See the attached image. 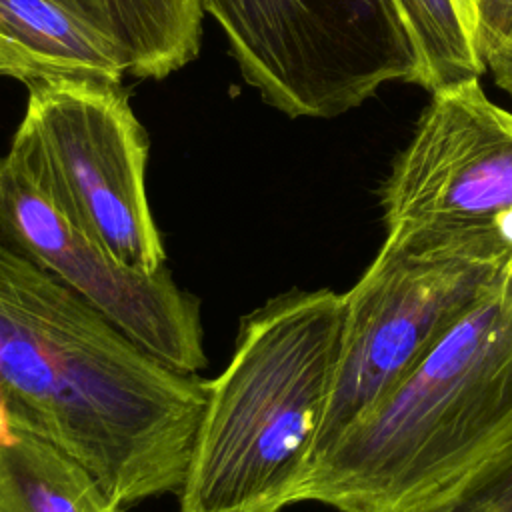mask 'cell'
I'll return each instance as SVG.
<instances>
[{
    "label": "cell",
    "mask_w": 512,
    "mask_h": 512,
    "mask_svg": "<svg viewBox=\"0 0 512 512\" xmlns=\"http://www.w3.org/2000/svg\"><path fill=\"white\" fill-rule=\"evenodd\" d=\"M242 78L290 118H334L390 82H422L396 0H198Z\"/></svg>",
    "instance_id": "5b68a950"
},
{
    "label": "cell",
    "mask_w": 512,
    "mask_h": 512,
    "mask_svg": "<svg viewBox=\"0 0 512 512\" xmlns=\"http://www.w3.org/2000/svg\"><path fill=\"white\" fill-rule=\"evenodd\" d=\"M0 238L166 366L184 374L206 368L198 296L182 290L168 266L146 274L118 262L12 154L0 158Z\"/></svg>",
    "instance_id": "ba28073f"
},
{
    "label": "cell",
    "mask_w": 512,
    "mask_h": 512,
    "mask_svg": "<svg viewBox=\"0 0 512 512\" xmlns=\"http://www.w3.org/2000/svg\"><path fill=\"white\" fill-rule=\"evenodd\" d=\"M462 4H464V8H466V14H468V6H466V0H462ZM470 22V20H468Z\"/></svg>",
    "instance_id": "e0dca14e"
},
{
    "label": "cell",
    "mask_w": 512,
    "mask_h": 512,
    "mask_svg": "<svg viewBox=\"0 0 512 512\" xmlns=\"http://www.w3.org/2000/svg\"><path fill=\"white\" fill-rule=\"evenodd\" d=\"M104 38L128 74L166 78L200 52L202 6L198 0H96Z\"/></svg>",
    "instance_id": "8fae6325"
},
{
    "label": "cell",
    "mask_w": 512,
    "mask_h": 512,
    "mask_svg": "<svg viewBox=\"0 0 512 512\" xmlns=\"http://www.w3.org/2000/svg\"><path fill=\"white\" fill-rule=\"evenodd\" d=\"M430 96L380 188L386 234L500 236L512 214V112L486 96L480 78Z\"/></svg>",
    "instance_id": "52a82bcc"
},
{
    "label": "cell",
    "mask_w": 512,
    "mask_h": 512,
    "mask_svg": "<svg viewBox=\"0 0 512 512\" xmlns=\"http://www.w3.org/2000/svg\"><path fill=\"white\" fill-rule=\"evenodd\" d=\"M344 294L288 290L240 320L210 380L178 512H280L312 464L340 352Z\"/></svg>",
    "instance_id": "3957f363"
},
{
    "label": "cell",
    "mask_w": 512,
    "mask_h": 512,
    "mask_svg": "<svg viewBox=\"0 0 512 512\" xmlns=\"http://www.w3.org/2000/svg\"><path fill=\"white\" fill-rule=\"evenodd\" d=\"M124 74L114 46L56 0H0V76L32 88L122 86Z\"/></svg>",
    "instance_id": "9c48e42d"
},
{
    "label": "cell",
    "mask_w": 512,
    "mask_h": 512,
    "mask_svg": "<svg viewBox=\"0 0 512 512\" xmlns=\"http://www.w3.org/2000/svg\"><path fill=\"white\" fill-rule=\"evenodd\" d=\"M510 258L498 234L384 236L344 292L340 352L314 462L502 282Z\"/></svg>",
    "instance_id": "277c9868"
},
{
    "label": "cell",
    "mask_w": 512,
    "mask_h": 512,
    "mask_svg": "<svg viewBox=\"0 0 512 512\" xmlns=\"http://www.w3.org/2000/svg\"><path fill=\"white\" fill-rule=\"evenodd\" d=\"M486 70L492 72L494 82L512 96V46L490 56L486 62Z\"/></svg>",
    "instance_id": "9a60e30c"
},
{
    "label": "cell",
    "mask_w": 512,
    "mask_h": 512,
    "mask_svg": "<svg viewBox=\"0 0 512 512\" xmlns=\"http://www.w3.org/2000/svg\"><path fill=\"white\" fill-rule=\"evenodd\" d=\"M0 512H118L72 456L26 432L0 430Z\"/></svg>",
    "instance_id": "30bf717a"
},
{
    "label": "cell",
    "mask_w": 512,
    "mask_h": 512,
    "mask_svg": "<svg viewBox=\"0 0 512 512\" xmlns=\"http://www.w3.org/2000/svg\"><path fill=\"white\" fill-rule=\"evenodd\" d=\"M208 384L160 362L0 238V430L72 456L124 512L180 490Z\"/></svg>",
    "instance_id": "6da1fadb"
},
{
    "label": "cell",
    "mask_w": 512,
    "mask_h": 512,
    "mask_svg": "<svg viewBox=\"0 0 512 512\" xmlns=\"http://www.w3.org/2000/svg\"><path fill=\"white\" fill-rule=\"evenodd\" d=\"M466 6L476 52L486 64L512 46V0H466Z\"/></svg>",
    "instance_id": "5bb4252c"
},
{
    "label": "cell",
    "mask_w": 512,
    "mask_h": 512,
    "mask_svg": "<svg viewBox=\"0 0 512 512\" xmlns=\"http://www.w3.org/2000/svg\"><path fill=\"white\" fill-rule=\"evenodd\" d=\"M508 274L512 276V258H510V264H508Z\"/></svg>",
    "instance_id": "2e32d148"
},
{
    "label": "cell",
    "mask_w": 512,
    "mask_h": 512,
    "mask_svg": "<svg viewBox=\"0 0 512 512\" xmlns=\"http://www.w3.org/2000/svg\"><path fill=\"white\" fill-rule=\"evenodd\" d=\"M404 512H512V436Z\"/></svg>",
    "instance_id": "4fadbf2b"
},
{
    "label": "cell",
    "mask_w": 512,
    "mask_h": 512,
    "mask_svg": "<svg viewBox=\"0 0 512 512\" xmlns=\"http://www.w3.org/2000/svg\"><path fill=\"white\" fill-rule=\"evenodd\" d=\"M8 154L118 262L146 274L166 266L146 196L148 138L122 86L54 82L28 88Z\"/></svg>",
    "instance_id": "8992f818"
},
{
    "label": "cell",
    "mask_w": 512,
    "mask_h": 512,
    "mask_svg": "<svg viewBox=\"0 0 512 512\" xmlns=\"http://www.w3.org/2000/svg\"><path fill=\"white\" fill-rule=\"evenodd\" d=\"M512 436V276L314 462L294 504L404 512Z\"/></svg>",
    "instance_id": "7a4b0ae2"
},
{
    "label": "cell",
    "mask_w": 512,
    "mask_h": 512,
    "mask_svg": "<svg viewBox=\"0 0 512 512\" xmlns=\"http://www.w3.org/2000/svg\"><path fill=\"white\" fill-rule=\"evenodd\" d=\"M396 4L420 56L422 88L432 92L488 72L476 52L462 0H396Z\"/></svg>",
    "instance_id": "7c38bea8"
}]
</instances>
